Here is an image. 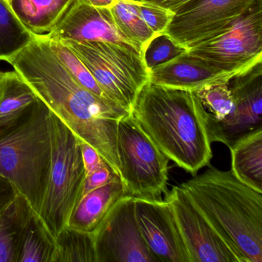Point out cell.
I'll return each instance as SVG.
<instances>
[{
    "mask_svg": "<svg viewBox=\"0 0 262 262\" xmlns=\"http://www.w3.org/2000/svg\"><path fill=\"white\" fill-rule=\"evenodd\" d=\"M117 151L125 195L158 199L166 192L169 160L132 113L118 123Z\"/></svg>",
    "mask_w": 262,
    "mask_h": 262,
    "instance_id": "cell-7",
    "label": "cell"
},
{
    "mask_svg": "<svg viewBox=\"0 0 262 262\" xmlns=\"http://www.w3.org/2000/svg\"><path fill=\"white\" fill-rule=\"evenodd\" d=\"M118 176L108 163L104 164L100 168L85 176L82 188V196L93 190L96 189L110 182ZM82 198V197H81Z\"/></svg>",
    "mask_w": 262,
    "mask_h": 262,
    "instance_id": "cell-29",
    "label": "cell"
},
{
    "mask_svg": "<svg viewBox=\"0 0 262 262\" xmlns=\"http://www.w3.org/2000/svg\"><path fill=\"white\" fill-rule=\"evenodd\" d=\"M39 38L113 42L141 53L120 34L110 9L93 7L85 0H77L50 34Z\"/></svg>",
    "mask_w": 262,
    "mask_h": 262,
    "instance_id": "cell-14",
    "label": "cell"
},
{
    "mask_svg": "<svg viewBox=\"0 0 262 262\" xmlns=\"http://www.w3.org/2000/svg\"><path fill=\"white\" fill-rule=\"evenodd\" d=\"M234 99V112L219 122L205 113L210 141L231 148L248 135L262 130V61L236 75L228 82Z\"/></svg>",
    "mask_w": 262,
    "mask_h": 262,
    "instance_id": "cell-10",
    "label": "cell"
},
{
    "mask_svg": "<svg viewBox=\"0 0 262 262\" xmlns=\"http://www.w3.org/2000/svg\"><path fill=\"white\" fill-rule=\"evenodd\" d=\"M209 65L241 73L262 61V0H257L228 30L187 51Z\"/></svg>",
    "mask_w": 262,
    "mask_h": 262,
    "instance_id": "cell-8",
    "label": "cell"
},
{
    "mask_svg": "<svg viewBox=\"0 0 262 262\" xmlns=\"http://www.w3.org/2000/svg\"><path fill=\"white\" fill-rule=\"evenodd\" d=\"M52 165L39 216L53 238L67 226L85 178L80 139L50 111Z\"/></svg>",
    "mask_w": 262,
    "mask_h": 262,
    "instance_id": "cell-5",
    "label": "cell"
},
{
    "mask_svg": "<svg viewBox=\"0 0 262 262\" xmlns=\"http://www.w3.org/2000/svg\"><path fill=\"white\" fill-rule=\"evenodd\" d=\"M77 0H12L10 8L33 37L51 33Z\"/></svg>",
    "mask_w": 262,
    "mask_h": 262,
    "instance_id": "cell-17",
    "label": "cell"
},
{
    "mask_svg": "<svg viewBox=\"0 0 262 262\" xmlns=\"http://www.w3.org/2000/svg\"><path fill=\"white\" fill-rule=\"evenodd\" d=\"M165 199L172 211L190 262H238L180 185L166 191Z\"/></svg>",
    "mask_w": 262,
    "mask_h": 262,
    "instance_id": "cell-12",
    "label": "cell"
},
{
    "mask_svg": "<svg viewBox=\"0 0 262 262\" xmlns=\"http://www.w3.org/2000/svg\"><path fill=\"white\" fill-rule=\"evenodd\" d=\"M7 62L50 111L81 140L93 147L120 177L118 123L132 113L98 97L78 83L44 38L33 37Z\"/></svg>",
    "mask_w": 262,
    "mask_h": 262,
    "instance_id": "cell-1",
    "label": "cell"
},
{
    "mask_svg": "<svg viewBox=\"0 0 262 262\" xmlns=\"http://www.w3.org/2000/svg\"><path fill=\"white\" fill-rule=\"evenodd\" d=\"M134 1H137V2H142L144 0H134Z\"/></svg>",
    "mask_w": 262,
    "mask_h": 262,
    "instance_id": "cell-35",
    "label": "cell"
},
{
    "mask_svg": "<svg viewBox=\"0 0 262 262\" xmlns=\"http://www.w3.org/2000/svg\"><path fill=\"white\" fill-rule=\"evenodd\" d=\"M257 0H191L164 33L187 51L228 30Z\"/></svg>",
    "mask_w": 262,
    "mask_h": 262,
    "instance_id": "cell-9",
    "label": "cell"
},
{
    "mask_svg": "<svg viewBox=\"0 0 262 262\" xmlns=\"http://www.w3.org/2000/svg\"><path fill=\"white\" fill-rule=\"evenodd\" d=\"M144 1L160 6V7L171 10L174 13L181 7L185 5L191 0H144Z\"/></svg>",
    "mask_w": 262,
    "mask_h": 262,
    "instance_id": "cell-32",
    "label": "cell"
},
{
    "mask_svg": "<svg viewBox=\"0 0 262 262\" xmlns=\"http://www.w3.org/2000/svg\"><path fill=\"white\" fill-rule=\"evenodd\" d=\"M237 74L219 70L185 53L150 70L149 82L167 88L197 91L208 85L228 83Z\"/></svg>",
    "mask_w": 262,
    "mask_h": 262,
    "instance_id": "cell-15",
    "label": "cell"
},
{
    "mask_svg": "<svg viewBox=\"0 0 262 262\" xmlns=\"http://www.w3.org/2000/svg\"><path fill=\"white\" fill-rule=\"evenodd\" d=\"M39 98L17 72H3L0 78V119L23 111Z\"/></svg>",
    "mask_w": 262,
    "mask_h": 262,
    "instance_id": "cell-22",
    "label": "cell"
},
{
    "mask_svg": "<svg viewBox=\"0 0 262 262\" xmlns=\"http://www.w3.org/2000/svg\"><path fill=\"white\" fill-rule=\"evenodd\" d=\"M52 165L50 110L39 99L0 119V174L39 215Z\"/></svg>",
    "mask_w": 262,
    "mask_h": 262,
    "instance_id": "cell-4",
    "label": "cell"
},
{
    "mask_svg": "<svg viewBox=\"0 0 262 262\" xmlns=\"http://www.w3.org/2000/svg\"><path fill=\"white\" fill-rule=\"evenodd\" d=\"M2 73L3 71H1V70H0V78H1V76H2Z\"/></svg>",
    "mask_w": 262,
    "mask_h": 262,
    "instance_id": "cell-36",
    "label": "cell"
},
{
    "mask_svg": "<svg viewBox=\"0 0 262 262\" xmlns=\"http://www.w3.org/2000/svg\"><path fill=\"white\" fill-rule=\"evenodd\" d=\"M55 251V239L33 211L23 235L18 262H53Z\"/></svg>",
    "mask_w": 262,
    "mask_h": 262,
    "instance_id": "cell-21",
    "label": "cell"
},
{
    "mask_svg": "<svg viewBox=\"0 0 262 262\" xmlns=\"http://www.w3.org/2000/svg\"><path fill=\"white\" fill-rule=\"evenodd\" d=\"M45 39V38H44ZM50 49L58 58L61 63L66 67L75 80L82 87L91 92L101 99L112 102L101 90L85 64L78 57L77 55L62 41L58 39H47ZM114 103V102H113ZM116 104V103H115ZM117 105V104H116Z\"/></svg>",
    "mask_w": 262,
    "mask_h": 262,
    "instance_id": "cell-25",
    "label": "cell"
},
{
    "mask_svg": "<svg viewBox=\"0 0 262 262\" xmlns=\"http://www.w3.org/2000/svg\"><path fill=\"white\" fill-rule=\"evenodd\" d=\"M4 1H5L6 3H7L10 7V3H11L12 0H4Z\"/></svg>",
    "mask_w": 262,
    "mask_h": 262,
    "instance_id": "cell-34",
    "label": "cell"
},
{
    "mask_svg": "<svg viewBox=\"0 0 262 262\" xmlns=\"http://www.w3.org/2000/svg\"><path fill=\"white\" fill-rule=\"evenodd\" d=\"M80 147L84 168H85V176L91 174L93 171L102 166L104 164L107 163L93 147L81 139Z\"/></svg>",
    "mask_w": 262,
    "mask_h": 262,
    "instance_id": "cell-30",
    "label": "cell"
},
{
    "mask_svg": "<svg viewBox=\"0 0 262 262\" xmlns=\"http://www.w3.org/2000/svg\"><path fill=\"white\" fill-rule=\"evenodd\" d=\"M230 151L233 174L245 185L262 193V130L241 139Z\"/></svg>",
    "mask_w": 262,
    "mask_h": 262,
    "instance_id": "cell-19",
    "label": "cell"
},
{
    "mask_svg": "<svg viewBox=\"0 0 262 262\" xmlns=\"http://www.w3.org/2000/svg\"><path fill=\"white\" fill-rule=\"evenodd\" d=\"M93 236L97 262H159L139 231L133 196L116 202Z\"/></svg>",
    "mask_w": 262,
    "mask_h": 262,
    "instance_id": "cell-11",
    "label": "cell"
},
{
    "mask_svg": "<svg viewBox=\"0 0 262 262\" xmlns=\"http://www.w3.org/2000/svg\"><path fill=\"white\" fill-rule=\"evenodd\" d=\"M205 113L195 92L149 82L139 92L132 110L142 129L168 160L193 176L212 158Z\"/></svg>",
    "mask_w": 262,
    "mask_h": 262,
    "instance_id": "cell-2",
    "label": "cell"
},
{
    "mask_svg": "<svg viewBox=\"0 0 262 262\" xmlns=\"http://www.w3.org/2000/svg\"><path fill=\"white\" fill-rule=\"evenodd\" d=\"M182 189L238 262L262 261V193L213 166Z\"/></svg>",
    "mask_w": 262,
    "mask_h": 262,
    "instance_id": "cell-3",
    "label": "cell"
},
{
    "mask_svg": "<svg viewBox=\"0 0 262 262\" xmlns=\"http://www.w3.org/2000/svg\"><path fill=\"white\" fill-rule=\"evenodd\" d=\"M124 195L122 179L116 176L105 185L82 196L67 225L77 231L94 234L108 211Z\"/></svg>",
    "mask_w": 262,
    "mask_h": 262,
    "instance_id": "cell-16",
    "label": "cell"
},
{
    "mask_svg": "<svg viewBox=\"0 0 262 262\" xmlns=\"http://www.w3.org/2000/svg\"><path fill=\"white\" fill-rule=\"evenodd\" d=\"M53 262H97L94 236L64 227L56 238Z\"/></svg>",
    "mask_w": 262,
    "mask_h": 262,
    "instance_id": "cell-23",
    "label": "cell"
},
{
    "mask_svg": "<svg viewBox=\"0 0 262 262\" xmlns=\"http://www.w3.org/2000/svg\"><path fill=\"white\" fill-rule=\"evenodd\" d=\"M33 213L27 199L18 194L0 214V262H18L23 235Z\"/></svg>",
    "mask_w": 262,
    "mask_h": 262,
    "instance_id": "cell-18",
    "label": "cell"
},
{
    "mask_svg": "<svg viewBox=\"0 0 262 262\" xmlns=\"http://www.w3.org/2000/svg\"><path fill=\"white\" fill-rule=\"evenodd\" d=\"M194 92L209 117L214 120L222 122L234 113L235 105L228 83L208 85Z\"/></svg>",
    "mask_w": 262,
    "mask_h": 262,
    "instance_id": "cell-26",
    "label": "cell"
},
{
    "mask_svg": "<svg viewBox=\"0 0 262 262\" xmlns=\"http://www.w3.org/2000/svg\"><path fill=\"white\" fill-rule=\"evenodd\" d=\"M139 12L148 28L155 34H161L168 28L174 13L168 9L150 3H139Z\"/></svg>",
    "mask_w": 262,
    "mask_h": 262,
    "instance_id": "cell-28",
    "label": "cell"
},
{
    "mask_svg": "<svg viewBox=\"0 0 262 262\" xmlns=\"http://www.w3.org/2000/svg\"><path fill=\"white\" fill-rule=\"evenodd\" d=\"M139 3L134 0H117L110 12L120 34L142 54L147 44L156 34L142 19Z\"/></svg>",
    "mask_w": 262,
    "mask_h": 262,
    "instance_id": "cell-20",
    "label": "cell"
},
{
    "mask_svg": "<svg viewBox=\"0 0 262 262\" xmlns=\"http://www.w3.org/2000/svg\"><path fill=\"white\" fill-rule=\"evenodd\" d=\"M134 199L139 231L158 261L190 262L168 202L159 198Z\"/></svg>",
    "mask_w": 262,
    "mask_h": 262,
    "instance_id": "cell-13",
    "label": "cell"
},
{
    "mask_svg": "<svg viewBox=\"0 0 262 262\" xmlns=\"http://www.w3.org/2000/svg\"><path fill=\"white\" fill-rule=\"evenodd\" d=\"M185 53L187 50L185 48L178 45L168 35L163 33L156 35L147 44L142 52V58L149 72Z\"/></svg>",
    "mask_w": 262,
    "mask_h": 262,
    "instance_id": "cell-27",
    "label": "cell"
},
{
    "mask_svg": "<svg viewBox=\"0 0 262 262\" xmlns=\"http://www.w3.org/2000/svg\"><path fill=\"white\" fill-rule=\"evenodd\" d=\"M85 64L108 99L132 113L149 72L142 55L113 42L61 40Z\"/></svg>",
    "mask_w": 262,
    "mask_h": 262,
    "instance_id": "cell-6",
    "label": "cell"
},
{
    "mask_svg": "<svg viewBox=\"0 0 262 262\" xmlns=\"http://www.w3.org/2000/svg\"><path fill=\"white\" fill-rule=\"evenodd\" d=\"M33 36L17 19L10 5L0 0V60L7 62L24 47Z\"/></svg>",
    "mask_w": 262,
    "mask_h": 262,
    "instance_id": "cell-24",
    "label": "cell"
},
{
    "mask_svg": "<svg viewBox=\"0 0 262 262\" xmlns=\"http://www.w3.org/2000/svg\"><path fill=\"white\" fill-rule=\"evenodd\" d=\"M18 194L14 185L0 174V214L15 200Z\"/></svg>",
    "mask_w": 262,
    "mask_h": 262,
    "instance_id": "cell-31",
    "label": "cell"
},
{
    "mask_svg": "<svg viewBox=\"0 0 262 262\" xmlns=\"http://www.w3.org/2000/svg\"><path fill=\"white\" fill-rule=\"evenodd\" d=\"M85 1L93 7H97V8L110 9L116 4L117 0H85Z\"/></svg>",
    "mask_w": 262,
    "mask_h": 262,
    "instance_id": "cell-33",
    "label": "cell"
}]
</instances>
